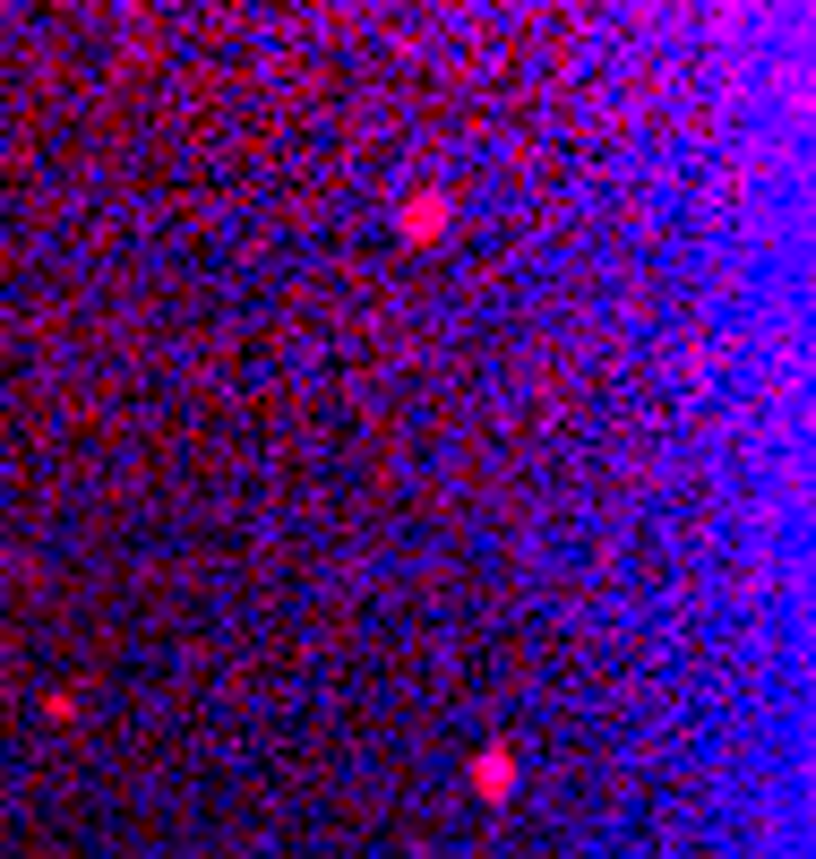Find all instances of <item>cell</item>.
I'll return each mask as SVG.
<instances>
[{
  "instance_id": "6da1fadb",
  "label": "cell",
  "mask_w": 816,
  "mask_h": 859,
  "mask_svg": "<svg viewBox=\"0 0 816 859\" xmlns=\"http://www.w3.org/2000/svg\"><path fill=\"white\" fill-rule=\"evenodd\" d=\"M439 224H447V199H413L404 206V232H413V241H439Z\"/></svg>"
},
{
  "instance_id": "7a4b0ae2",
  "label": "cell",
  "mask_w": 816,
  "mask_h": 859,
  "mask_svg": "<svg viewBox=\"0 0 816 859\" xmlns=\"http://www.w3.org/2000/svg\"><path fill=\"white\" fill-rule=\"evenodd\" d=\"M473 782H482V799H507V757H482V765H473Z\"/></svg>"
}]
</instances>
